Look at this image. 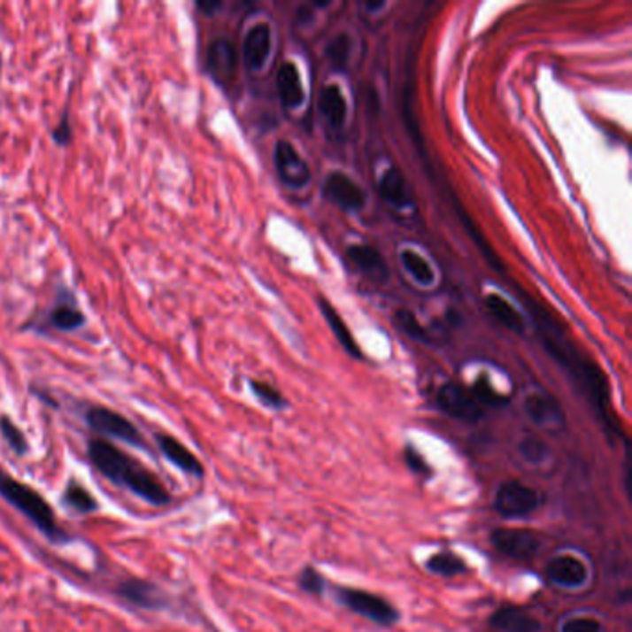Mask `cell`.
I'll list each match as a JSON object with an SVG mask.
<instances>
[{
	"label": "cell",
	"mask_w": 632,
	"mask_h": 632,
	"mask_svg": "<svg viewBox=\"0 0 632 632\" xmlns=\"http://www.w3.org/2000/svg\"><path fill=\"white\" fill-rule=\"evenodd\" d=\"M88 459L103 477L113 484L125 486L149 505L166 506L171 503V493L156 477V473L112 442L103 438L89 440Z\"/></svg>",
	"instance_id": "obj_1"
},
{
	"label": "cell",
	"mask_w": 632,
	"mask_h": 632,
	"mask_svg": "<svg viewBox=\"0 0 632 632\" xmlns=\"http://www.w3.org/2000/svg\"><path fill=\"white\" fill-rule=\"evenodd\" d=\"M0 497L21 512L25 518H28L52 543L71 542V536L58 525L54 508L42 493L23 481L12 477L10 473L3 469H0Z\"/></svg>",
	"instance_id": "obj_2"
},
{
	"label": "cell",
	"mask_w": 632,
	"mask_h": 632,
	"mask_svg": "<svg viewBox=\"0 0 632 632\" xmlns=\"http://www.w3.org/2000/svg\"><path fill=\"white\" fill-rule=\"evenodd\" d=\"M84 418L88 427L96 434H101V436L121 440L137 449H149L140 428L119 412H115L108 406H89Z\"/></svg>",
	"instance_id": "obj_3"
},
{
	"label": "cell",
	"mask_w": 632,
	"mask_h": 632,
	"mask_svg": "<svg viewBox=\"0 0 632 632\" xmlns=\"http://www.w3.org/2000/svg\"><path fill=\"white\" fill-rule=\"evenodd\" d=\"M335 594H338L342 605L352 610L354 614H360L362 618L373 623L389 627L399 621L397 608L389 605L384 597L371 594V591H364L357 588H338L335 590Z\"/></svg>",
	"instance_id": "obj_4"
},
{
	"label": "cell",
	"mask_w": 632,
	"mask_h": 632,
	"mask_svg": "<svg viewBox=\"0 0 632 632\" xmlns=\"http://www.w3.org/2000/svg\"><path fill=\"white\" fill-rule=\"evenodd\" d=\"M540 501V493L535 488L525 486L518 481H508L499 486L493 508L503 518L521 520L530 516L532 512H536Z\"/></svg>",
	"instance_id": "obj_5"
},
{
	"label": "cell",
	"mask_w": 632,
	"mask_h": 632,
	"mask_svg": "<svg viewBox=\"0 0 632 632\" xmlns=\"http://www.w3.org/2000/svg\"><path fill=\"white\" fill-rule=\"evenodd\" d=\"M489 542L499 552L513 560H532L538 555L542 547V542L535 532L525 528L499 527L491 530Z\"/></svg>",
	"instance_id": "obj_6"
},
{
	"label": "cell",
	"mask_w": 632,
	"mask_h": 632,
	"mask_svg": "<svg viewBox=\"0 0 632 632\" xmlns=\"http://www.w3.org/2000/svg\"><path fill=\"white\" fill-rule=\"evenodd\" d=\"M438 406L451 418L464 423H477L484 416V408L473 397V393L459 382H447L440 388Z\"/></svg>",
	"instance_id": "obj_7"
},
{
	"label": "cell",
	"mask_w": 632,
	"mask_h": 632,
	"mask_svg": "<svg viewBox=\"0 0 632 632\" xmlns=\"http://www.w3.org/2000/svg\"><path fill=\"white\" fill-rule=\"evenodd\" d=\"M274 169L282 184L293 189H303L312 179L310 166L295 145L286 140L274 145Z\"/></svg>",
	"instance_id": "obj_8"
},
{
	"label": "cell",
	"mask_w": 632,
	"mask_h": 632,
	"mask_svg": "<svg viewBox=\"0 0 632 632\" xmlns=\"http://www.w3.org/2000/svg\"><path fill=\"white\" fill-rule=\"evenodd\" d=\"M206 67L217 84L227 86L238 71V50L227 37H215L206 50Z\"/></svg>",
	"instance_id": "obj_9"
},
{
	"label": "cell",
	"mask_w": 632,
	"mask_h": 632,
	"mask_svg": "<svg viewBox=\"0 0 632 632\" xmlns=\"http://www.w3.org/2000/svg\"><path fill=\"white\" fill-rule=\"evenodd\" d=\"M327 199L345 212H360L366 206V193L349 174L334 171L325 181Z\"/></svg>",
	"instance_id": "obj_10"
},
{
	"label": "cell",
	"mask_w": 632,
	"mask_h": 632,
	"mask_svg": "<svg viewBox=\"0 0 632 632\" xmlns=\"http://www.w3.org/2000/svg\"><path fill=\"white\" fill-rule=\"evenodd\" d=\"M115 591H117V596H119L123 601L130 603L135 608L164 610L167 606L166 591L158 584L150 582V581L130 577V579L117 584Z\"/></svg>",
	"instance_id": "obj_11"
},
{
	"label": "cell",
	"mask_w": 632,
	"mask_h": 632,
	"mask_svg": "<svg viewBox=\"0 0 632 632\" xmlns=\"http://www.w3.org/2000/svg\"><path fill=\"white\" fill-rule=\"evenodd\" d=\"M156 445L160 447L164 459L173 464L176 469L184 471L186 475L201 479L204 475L203 462L195 457V454L182 443L176 440L171 434L158 432L156 434Z\"/></svg>",
	"instance_id": "obj_12"
},
{
	"label": "cell",
	"mask_w": 632,
	"mask_h": 632,
	"mask_svg": "<svg viewBox=\"0 0 632 632\" xmlns=\"http://www.w3.org/2000/svg\"><path fill=\"white\" fill-rule=\"evenodd\" d=\"M545 571L551 582H555L560 588H582L590 577L588 566L581 559L571 555L552 559Z\"/></svg>",
	"instance_id": "obj_13"
},
{
	"label": "cell",
	"mask_w": 632,
	"mask_h": 632,
	"mask_svg": "<svg viewBox=\"0 0 632 632\" xmlns=\"http://www.w3.org/2000/svg\"><path fill=\"white\" fill-rule=\"evenodd\" d=\"M523 410L528 420L545 428H557L564 425V412L560 405L547 393H530L523 401Z\"/></svg>",
	"instance_id": "obj_14"
},
{
	"label": "cell",
	"mask_w": 632,
	"mask_h": 632,
	"mask_svg": "<svg viewBox=\"0 0 632 632\" xmlns=\"http://www.w3.org/2000/svg\"><path fill=\"white\" fill-rule=\"evenodd\" d=\"M271 27L258 23L250 27L243 39V62L249 71H260L271 54Z\"/></svg>",
	"instance_id": "obj_15"
},
{
	"label": "cell",
	"mask_w": 632,
	"mask_h": 632,
	"mask_svg": "<svg viewBox=\"0 0 632 632\" xmlns=\"http://www.w3.org/2000/svg\"><path fill=\"white\" fill-rule=\"evenodd\" d=\"M377 189L382 197V201L395 210H408L413 206L408 182L397 167H389L381 174Z\"/></svg>",
	"instance_id": "obj_16"
},
{
	"label": "cell",
	"mask_w": 632,
	"mask_h": 632,
	"mask_svg": "<svg viewBox=\"0 0 632 632\" xmlns=\"http://www.w3.org/2000/svg\"><path fill=\"white\" fill-rule=\"evenodd\" d=\"M489 625L503 632H540L542 621L518 606H501L493 612Z\"/></svg>",
	"instance_id": "obj_17"
},
{
	"label": "cell",
	"mask_w": 632,
	"mask_h": 632,
	"mask_svg": "<svg viewBox=\"0 0 632 632\" xmlns=\"http://www.w3.org/2000/svg\"><path fill=\"white\" fill-rule=\"evenodd\" d=\"M347 258L354 266H357L364 274H367L369 279L384 282L389 276L384 256L371 245H366V243L351 245L347 249Z\"/></svg>",
	"instance_id": "obj_18"
},
{
	"label": "cell",
	"mask_w": 632,
	"mask_h": 632,
	"mask_svg": "<svg viewBox=\"0 0 632 632\" xmlns=\"http://www.w3.org/2000/svg\"><path fill=\"white\" fill-rule=\"evenodd\" d=\"M276 89L286 108H299L304 103V86L297 66L286 62L276 74Z\"/></svg>",
	"instance_id": "obj_19"
},
{
	"label": "cell",
	"mask_w": 632,
	"mask_h": 632,
	"mask_svg": "<svg viewBox=\"0 0 632 632\" xmlns=\"http://www.w3.org/2000/svg\"><path fill=\"white\" fill-rule=\"evenodd\" d=\"M320 112L332 128H340L347 121V98L338 84H328L320 95Z\"/></svg>",
	"instance_id": "obj_20"
},
{
	"label": "cell",
	"mask_w": 632,
	"mask_h": 632,
	"mask_svg": "<svg viewBox=\"0 0 632 632\" xmlns=\"http://www.w3.org/2000/svg\"><path fill=\"white\" fill-rule=\"evenodd\" d=\"M488 312L491 313V318L497 323H501L505 328L516 334H523L527 330V320L523 318V313L513 308L512 303H508L505 297L497 293H491L484 301Z\"/></svg>",
	"instance_id": "obj_21"
},
{
	"label": "cell",
	"mask_w": 632,
	"mask_h": 632,
	"mask_svg": "<svg viewBox=\"0 0 632 632\" xmlns=\"http://www.w3.org/2000/svg\"><path fill=\"white\" fill-rule=\"evenodd\" d=\"M318 304H320V310L323 312V318L327 320V323L330 325V330L332 334L335 335V340L340 342V345L351 354L352 358H362V351L358 347V343L354 342V335L351 334L349 327L345 325V321L342 320V315L335 312V308L325 299V297H320L318 299Z\"/></svg>",
	"instance_id": "obj_22"
},
{
	"label": "cell",
	"mask_w": 632,
	"mask_h": 632,
	"mask_svg": "<svg viewBox=\"0 0 632 632\" xmlns=\"http://www.w3.org/2000/svg\"><path fill=\"white\" fill-rule=\"evenodd\" d=\"M86 321L88 318L84 315V312L71 303L56 304L49 315V323L60 332H74L78 328H82Z\"/></svg>",
	"instance_id": "obj_23"
},
{
	"label": "cell",
	"mask_w": 632,
	"mask_h": 632,
	"mask_svg": "<svg viewBox=\"0 0 632 632\" xmlns=\"http://www.w3.org/2000/svg\"><path fill=\"white\" fill-rule=\"evenodd\" d=\"M401 264L405 267V271L412 276L413 281L421 286H432L436 282V273H434L432 266L428 264V260H425L423 256L416 250L406 249L401 252Z\"/></svg>",
	"instance_id": "obj_24"
},
{
	"label": "cell",
	"mask_w": 632,
	"mask_h": 632,
	"mask_svg": "<svg viewBox=\"0 0 632 632\" xmlns=\"http://www.w3.org/2000/svg\"><path fill=\"white\" fill-rule=\"evenodd\" d=\"M425 567L434 573V575L440 577H457L467 573V564L454 552L449 551H440L434 552V555L425 562Z\"/></svg>",
	"instance_id": "obj_25"
},
{
	"label": "cell",
	"mask_w": 632,
	"mask_h": 632,
	"mask_svg": "<svg viewBox=\"0 0 632 632\" xmlns=\"http://www.w3.org/2000/svg\"><path fill=\"white\" fill-rule=\"evenodd\" d=\"M62 499L67 508H71L76 513H84V516L86 513H93L98 510V503H96L93 493L78 481H71L66 486Z\"/></svg>",
	"instance_id": "obj_26"
},
{
	"label": "cell",
	"mask_w": 632,
	"mask_h": 632,
	"mask_svg": "<svg viewBox=\"0 0 632 632\" xmlns=\"http://www.w3.org/2000/svg\"><path fill=\"white\" fill-rule=\"evenodd\" d=\"M393 323L403 334H406L408 338L418 340L421 343H430L427 328L420 323V320L416 318V313L413 312H410L406 308H399L393 313Z\"/></svg>",
	"instance_id": "obj_27"
},
{
	"label": "cell",
	"mask_w": 632,
	"mask_h": 632,
	"mask_svg": "<svg viewBox=\"0 0 632 632\" xmlns=\"http://www.w3.org/2000/svg\"><path fill=\"white\" fill-rule=\"evenodd\" d=\"M471 393H473V397L477 399V403L482 408L484 406L499 408V406H505L508 403L506 395L499 393L496 388H493L486 374H481V377L475 381V384H473V388H471Z\"/></svg>",
	"instance_id": "obj_28"
},
{
	"label": "cell",
	"mask_w": 632,
	"mask_h": 632,
	"mask_svg": "<svg viewBox=\"0 0 632 632\" xmlns=\"http://www.w3.org/2000/svg\"><path fill=\"white\" fill-rule=\"evenodd\" d=\"M0 434H3V438L8 443V447L15 454H19V457H25V454L30 451L25 432L17 427V423L12 418L0 416Z\"/></svg>",
	"instance_id": "obj_29"
},
{
	"label": "cell",
	"mask_w": 632,
	"mask_h": 632,
	"mask_svg": "<svg viewBox=\"0 0 632 632\" xmlns=\"http://www.w3.org/2000/svg\"><path fill=\"white\" fill-rule=\"evenodd\" d=\"M351 49H352V42H351L349 34L342 32V34H338L335 37H332L330 42H328V45H327V56H328L330 64H332L335 69L343 71V69L347 67V64H349Z\"/></svg>",
	"instance_id": "obj_30"
},
{
	"label": "cell",
	"mask_w": 632,
	"mask_h": 632,
	"mask_svg": "<svg viewBox=\"0 0 632 632\" xmlns=\"http://www.w3.org/2000/svg\"><path fill=\"white\" fill-rule=\"evenodd\" d=\"M518 451L521 454V459L527 462V464H532V466H540L547 460L549 457V447L543 440L540 438H535V436H527L520 442L518 445Z\"/></svg>",
	"instance_id": "obj_31"
},
{
	"label": "cell",
	"mask_w": 632,
	"mask_h": 632,
	"mask_svg": "<svg viewBox=\"0 0 632 632\" xmlns=\"http://www.w3.org/2000/svg\"><path fill=\"white\" fill-rule=\"evenodd\" d=\"M249 386H250V391L254 393V397L258 399L264 406L273 408V410H282V408H286L288 403H286V399L282 397V393H281L279 389H276V388H273L271 384L262 382V381H250Z\"/></svg>",
	"instance_id": "obj_32"
},
{
	"label": "cell",
	"mask_w": 632,
	"mask_h": 632,
	"mask_svg": "<svg viewBox=\"0 0 632 632\" xmlns=\"http://www.w3.org/2000/svg\"><path fill=\"white\" fill-rule=\"evenodd\" d=\"M299 586H301V590L306 591V594L321 596L323 591H325V579L320 575L318 569H313V567L308 566V567H304V569L301 571Z\"/></svg>",
	"instance_id": "obj_33"
},
{
	"label": "cell",
	"mask_w": 632,
	"mask_h": 632,
	"mask_svg": "<svg viewBox=\"0 0 632 632\" xmlns=\"http://www.w3.org/2000/svg\"><path fill=\"white\" fill-rule=\"evenodd\" d=\"M560 630L562 632H603V625L596 618H571L562 625Z\"/></svg>",
	"instance_id": "obj_34"
},
{
	"label": "cell",
	"mask_w": 632,
	"mask_h": 632,
	"mask_svg": "<svg viewBox=\"0 0 632 632\" xmlns=\"http://www.w3.org/2000/svg\"><path fill=\"white\" fill-rule=\"evenodd\" d=\"M52 140L56 142V145H60V147H67L71 143L73 128H71L67 113L62 117V121L58 123V127L52 130Z\"/></svg>",
	"instance_id": "obj_35"
},
{
	"label": "cell",
	"mask_w": 632,
	"mask_h": 632,
	"mask_svg": "<svg viewBox=\"0 0 632 632\" xmlns=\"http://www.w3.org/2000/svg\"><path fill=\"white\" fill-rule=\"evenodd\" d=\"M405 457H406L408 467H410L412 471H416V473H425V471H428V466H427L425 459L421 457V454H420V452H418L416 449H412V447H408V449H406V454H405Z\"/></svg>",
	"instance_id": "obj_36"
},
{
	"label": "cell",
	"mask_w": 632,
	"mask_h": 632,
	"mask_svg": "<svg viewBox=\"0 0 632 632\" xmlns=\"http://www.w3.org/2000/svg\"><path fill=\"white\" fill-rule=\"evenodd\" d=\"M195 6H197V10L203 12L204 15L212 17V15H215L217 12L223 8V3H217V0H199V3H197Z\"/></svg>",
	"instance_id": "obj_37"
},
{
	"label": "cell",
	"mask_w": 632,
	"mask_h": 632,
	"mask_svg": "<svg viewBox=\"0 0 632 632\" xmlns=\"http://www.w3.org/2000/svg\"><path fill=\"white\" fill-rule=\"evenodd\" d=\"M364 6H366V10H382L386 4L379 0V3H366Z\"/></svg>",
	"instance_id": "obj_38"
}]
</instances>
